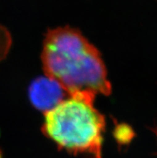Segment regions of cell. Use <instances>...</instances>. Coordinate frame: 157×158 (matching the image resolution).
I'll return each mask as SVG.
<instances>
[{
    "instance_id": "7a4b0ae2",
    "label": "cell",
    "mask_w": 157,
    "mask_h": 158,
    "mask_svg": "<svg viewBox=\"0 0 157 158\" xmlns=\"http://www.w3.org/2000/svg\"><path fill=\"white\" fill-rule=\"evenodd\" d=\"M96 97L68 96L44 116L43 132L60 148L101 158L105 119L94 106Z\"/></svg>"
},
{
    "instance_id": "277c9868",
    "label": "cell",
    "mask_w": 157,
    "mask_h": 158,
    "mask_svg": "<svg viewBox=\"0 0 157 158\" xmlns=\"http://www.w3.org/2000/svg\"><path fill=\"white\" fill-rule=\"evenodd\" d=\"M11 44L10 35L6 28L0 25V61L6 57Z\"/></svg>"
},
{
    "instance_id": "8992f818",
    "label": "cell",
    "mask_w": 157,
    "mask_h": 158,
    "mask_svg": "<svg viewBox=\"0 0 157 158\" xmlns=\"http://www.w3.org/2000/svg\"><path fill=\"white\" fill-rule=\"evenodd\" d=\"M0 158H2V156H1V152H0Z\"/></svg>"
},
{
    "instance_id": "6da1fadb",
    "label": "cell",
    "mask_w": 157,
    "mask_h": 158,
    "mask_svg": "<svg viewBox=\"0 0 157 158\" xmlns=\"http://www.w3.org/2000/svg\"><path fill=\"white\" fill-rule=\"evenodd\" d=\"M46 76L71 96L111 93V84L100 53L77 29L64 27L49 30L41 55Z\"/></svg>"
},
{
    "instance_id": "5b68a950",
    "label": "cell",
    "mask_w": 157,
    "mask_h": 158,
    "mask_svg": "<svg viewBox=\"0 0 157 158\" xmlns=\"http://www.w3.org/2000/svg\"><path fill=\"white\" fill-rule=\"evenodd\" d=\"M155 134H156V136H157V128H156V129H155Z\"/></svg>"
},
{
    "instance_id": "3957f363",
    "label": "cell",
    "mask_w": 157,
    "mask_h": 158,
    "mask_svg": "<svg viewBox=\"0 0 157 158\" xmlns=\"http://www.w3.org/2000/svg\"><path fill=\"white\" fill-rule=\"evenodd\" d=\"M65 93L60 84L48 76L37 78L29 88V97L33 106L45 113L63 101Z\"/></svg>"
}]
</instances>
